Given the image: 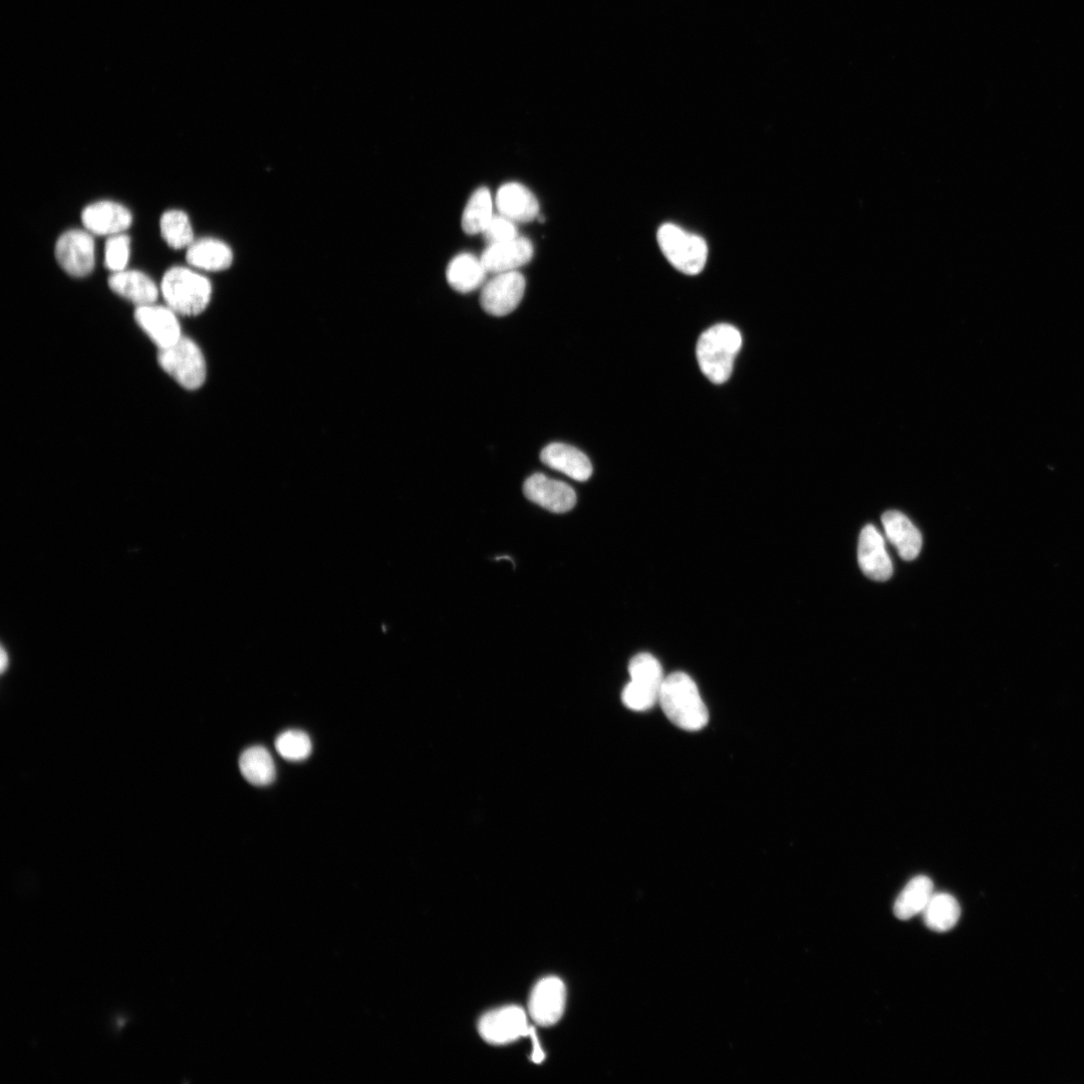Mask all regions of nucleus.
Segmentation results:
<instances>
[{
    "mask_svg": "<svg viewBox=\"0 0 1084 1084\" xmlns=\"http://www.w3.org/2000/svg\"><path fill=\"white\" fill-rule=\"evenodd\" d=\"M528 1037L531 1038L532 1043H533V1050H532L533 1052H532V1055H531V1060L534 1063L539 1064L542 1061H544L546 1055H545L544 1050H542V1048L540 1046L539 1039H538L533 1027L531 1028Z\"/></svg>",
    "mask_w": 1084,
    "mask_h": 1084,
    "instance_id": "30",
    "label": "nucleus"
},
{
    "mask_svg": "<svg viewBox=\"0 0 1084 1084\" xmlns=\"http://www.w3.org/2000/svg\"><path fill=\"white\" fill-rule=\"evenodd\" d=\"M95 257V241L89 231L69 230L57 242L56 258L74 278L89 276L95 267Z\"/></svg>",
    "mask_w": 1084,
    "mask_h": 1084,
    "instance_id": "8",
    "label": "nucleus"
},
{
    "mask_svg": "<svg viewBox=\"0 0 1084 1084\" xmlns=\"http://www.w3.org/2000/svg\"><path fill=\"white\" fill-rule=\"evenodd\" d=\"M178 315L168 306L155 304L137 307L135 320L138 326L159 348H169L183 336Z\"/></svg>",
    "mask_w": 1084,
    "mask_h": 1084,
    "instance_id": "12",
    "label": "nucleus"
},
{
    "mask_svg": "<svg viewBox=\"0 0 1084 1084\" xmlns=\"http://www.w3.org/2000/svg\"><path fill=\"white\" fill-rule=\"evenodd\" d=\"M934 895V885L930 878L919 876L911 880L894 905L895 916L907 921L922 914Z\"/></svg>",
    "mask_w": 1084,
    "mask_h": 1084,
    "instance_id": "22",
    "label": "nucleus"
},
{
    "mask_svg": "<svg viewBox=\"0 0 1084 1084\" xmlns=\"http://www.w3.org/2000/svg\"><path fill=\"white\" fill-rule=\"evenodd\" d=\"M882 522L886 535L899 556L906 562L917 559L922 550L923 539L912 521L902 512L892 510L883 515Z\"/></svg>",
    "mask_w": 1084,
    "mask_h": 1084,
    "instance_id": "16",
    "label": "nucleus"
},
{
    "mask_svg": "<svg viewBox=\"0 0 1084 1084\" xmlns=\"http://www.w3.org/2000/svg\"><path fill=\"white\" fill-rule=\"evenodd\" d=\"M487 274L481 258L471 253H461L448 264L446 279L454 291L469 294L484 285Z\"/></svg>",
    "mask_w": 1084,
    "mask_h": 1084,
    "instance_id": "20",
    "label": "nucleus"
},
{
    "mask_svg": "<svg viewBox=\"0 0 1084 1084\" xmlns=\"http://www.w3.org/2000/svg\"><path fill=\"white\" fill-rule=\"evenodd\" d=\"M926 926L939 933L952 930L961 916L958 901L949 894H934L922 913Z\"/></svg>",
    "mask_w": 1084,
    "mask_h": 1084,
    "instance_id": "24",
    "label": "nucleus"
},
{
    "mask_svg": "<svg viewBox=\"0 0 1084 1084\" xmlns=\"http://www.w3.org/2000/svg\"><path fill=\"white\" fill-rule=\"evenodd\" d=\"M659 704L667 718L686 731H699L709 722V712L694 680L676 672L663 682Z\"/></svg>",
    "mask_w": 1084,
    "mask_h": 1084,
    "instance_id": "1",
    "label": "nucleus"
},
{
    "mask_svg": "<svg viewBox=\"0 0 1084 1084\" xmlns=\"http://www.w3.org/2000/svg\"><path fill=\"white\" fill-rule=\"evenodd\" d=\"M526 289L525 278L518 271L495 275L483 285L481 308L490 316L505 317L521 303Z\"/></svg>",
    "mask_w": 1084,
    "mask_h": 1084,
    "instance_id": "7",
    "label": "nucleus"
},
{
    "mask_svg": "<svg viewBox=\"0 0 1084 1084\" xmlns=\"http://www.w3.org/2000/svg\"><path fill=\"white\" fill-rule=\"evenodd\" d=\"M239 768L243 777L255 786H267L276 779L273 756L262 746L246 749L239 758Z\"/></svg>",
    "mask_w": 1084,
    "mask_h": 1084,
    "instance_id": "23",
    "label": "nucleus"
},
{
    "mask_svg": "<svg viewBox=\"0 0 1084 1084\" xmlns=\"http://www.w3.org/2000/svg\"><path fill=\"white\" fill-rule=\"evenodd\" d=\"M161 234L174 249L188 248L194 241L193 229L188 215L181 210H169L160 220Z\"/></svg>",
    "mask_w": 1084,
    "mask_h": 1084,
    "instance_id": "26",
    "label": "nucleus"
},
{
    "mask_svg": "<svg viewBox=\"0 0 1084 1084\" xmlns=\"http://www.w3.org/2000/svg\"><path fill=\"white\" fill-rule=\"evenodd\" d=\"M110 289L137 307L155 304L159 289L147 275L138 270H123L109 279Z\"/></svg>",
    "mask_w": 1084,
    "mask_h": 1084,
    "instance_id": "19",
    "label": "nucleus"
},
{
    "mask_svg": "<svg viewBox=\"0 0 1084 1084\" xmlns=\"http://www.w3.org/2000/svg\"><path fill=\"white\" fill-rule=\"evenodd\" d=\"M132 220L130 210L113 201L93 203L82 213V221L87 231L97 235L112 236L123 233L131 226Z\"/></svg>",
    "mask_w": 1084,
    "mask_h": 1084,
    "instance_id": "15",
    "label": "nucleus"
},
{
    "mask_svg": "<svg viewBox=\"0 0 1084 1084\" xmlns=\"http://www.w3.org/2000/svg\"><path fill=\"white\" fill-rule=\"evenodd\" d=\"M658 242L666 258L681 273L695 276L704 269L708 247L702 237L667 223L658 231Z\"/></svg>",
    "mask_w": 1084,
    "mask_h": 1084,
    "instance_id": "4",
    "label": "nucleus"
},
{
    "mask_svg": "<svg viewBox=\"0 0 1084 1084\" xmlns=\"http://www.w3.org/2000/svg\"><path fill=\"white\" fill-rule=\"evenodd\" d=\"M534 254L532 242L525 237L489 245L483 252L481 261L487 273L499 275L516 271L528 263Z\"/></svg>",
    "mask_w": 1084,
    "mask_h": 1084,
    "instance_id": "14",
    "label": "nucleus"
},
{
    "mask_svg": "<svg viewBox=\"0 0 1084 1084\" xmlns=\"http://www.w3.org/2000/svg\"><path fill=\"white\" fill-rule=\"evenodd\" d=\"M742 347L739 330L729 324H718L699 338L696 355L705 377L716 385L726 383Z\"/></svg>",
    "mask_w": 1084,
    "mask_h": 1084,
    "instance_id": "2",
    "label": "nucleus"
},
{
    "mask_svg": "<svg viewBox=\"0 0 1084 1084\" xmlns=\"http://www.w3.org/2000/svg\"><path fill=\"white\" fill-rule=\"evenodd\" d=\"M542 463L560 471L577 481H587L593 475V465L589 457L568 444L553 443L540 453Z\"/></svg>",
    "mask_w": 1084,
    "mask_h": 1084,
    "instance_id": "18",
    "label": "nucleus"
},
{
    "mask_svg": "<svg viewBox=\"0 0 1084 1084\" xmlns=\"http://www.w3.org/2000/svg\"><path fill=\"white\" fill-rule=\"evenodd\" d=\"M523 492L530 501L555 513L568 512L577 503V494L570 485L541 473L526 479Z\"/></svg>",
    "mask_w": 1084,
    "mask_h": 1084,
    "instance_id": "11",
    "label": "nucleus"
},
{
    "mask_svg": "<svg viewBox=\"0 0 1084 1084\" xmlns=\"http://www.w3.org/2000/svg\"><path fill=\"white\" fill-rule=\"evenodd\" d=\"M8 666H9V655L7 654L6 650L3 648L2 649V655H0V669H2L3 673L6 672Z\"/></svg>",
    "mask_w": 1084,
    "mask_h": 1084,
    "instance_id": "31",
    "label": "nucleus"
},
{
    "mask_svg": "<svg viewBox=\"0 0 1084 1084\" xmlns=\"http://www.w3.org/2000/svg\"><path fill=\"white\" fill-rule=\"evenodd\" d=\"M130 258V237L124 233L112 235L106 243L105 263L113 274L126 269Z\"/></svg>",
    "mask_w": 1084,
    "mask_h": 1084,
    "instance_id": "28",
    "label": "nucleus"
},
{
    "mask_svg": "<svg viewBox=\"0 0 1084 1084\" xmlns=\"http://www.w3.org/2000/svg\"><path fill=\"white\" fill-rule=\"evenodd\" d=\"M496 206L503 217L513 222H530L539 216V203L524 185L511 182L501 186L496 195Z\"/></svg>",
    "mask_w": 1084,
    "mask_h": 1084,
    "instance_id": "17",
    "label": "nucleus"
},
{
    "mask_svg": "<svg viewBox=\"0 0 1084 1084\" xmlns=\"http://www.w3.org/2000/svg\"><path fill=\"white\" fill-rule=\"evenodd\" d=\"M483 235L488 244L492 245L518 237V231L513 221L502 215H494Z\"/></svg>",
    "mask_w": 1084,
    "mask_h": 1084,
    "instance_id": "29",
    "label": "nucleus"
},
{
    "mask_svg": "<svg viewBox=\"0 0 1084 1084\" xmlns=\"http://www.w3.org/2000/svg\"><path fill=\"white\" fill-rule=\"evenodd\" d=\"M859 565L863 573L875 582H886L893 576V564L886 550L885 540L872 524L861 532L859 541Z\"/></svg>",
    "mask_w": 1084,
    "mask_h": 1084,
    "instance_id": "13",
    "label": "nucleus"
},
{
    "mask_svg": "<svg viewBox=\"0 0 1084 1084\" xmlns=\"http://www.w3.org/2000/svg\"><path fill=\"white\" fill-rule=\"evenodd\" d=\"M493 216L491 193L486 187H480L473 192L465 206L462 229L469 235L483 233Z\"/></svg>",
    "mask_w": 1084,
    "mask_h": 1084,
    "instance_id": "25",
    "label": "nucleus"
},
{
    "mask_svg": "<svg viewBox=\"0 0 1084 1084\" xmlns=\"http://www.w3.org/2000/svg\"><path fill=\"white\" fill-rule=\"evenodd\" d=\"M158 362L169 376L187 390H197L205 383V358L198 345L187 337H182L169 348L159 350Z\"/></svg>",
    "mask_w": 1084,
    "mask_h": 1084,
    "instance_id": "6",
    "label": "nucleus"
},
{
    "mask_svg": "<svg viewBox=\"0 0 1084 1084\" xmlns=\"http://www.w3.org/2000/svg\"><path fill=\"white\" fill-rule=\"evenodd\" d=\"M186 257L190 265L205 271H223L233 261L230 247L214 238L194 240L187 248Z\"/></svg>",
    "mask_w": 1084,
    "mask_h": 1084,
    "instance_id": "21",
    "label": "nucleus"
},
{
    "mask_svg": "<svg viewBox=\"0 0 1084 1084\" xmlns=\"http://www.w3.org/2000/svg\"><path fill=\"white\" fill-rule=\"evenodd\" d=\"M161 294L166 305L177 315L194 317L207 309L212 296V287L205 277L195 271L175 266L165 274L161 284Z\"/></svg>",
    "mask_w": 1084,
    "mask_h": 1084,
    "instance_id": "3",
    "label": "nucleus"
},
{
    "mask_svg": "<svg viewBox=\"0 0 1084 1084\" xmlns=\"http://www.w3.org/2000/svg\"><path fill=\"white\" fill-rule=\"evenodd\" d=\"M276 749L286 760L298 762L307 759L311 755L313 745L306 732L289 730L277 738Z\"/></svg>",
    "mask_w": 1084,
    "mask_h": 1084,
    "instance_id": "27",
    "label": "nucleus"
},
{
    "mask_svg": "<svg viewBox=\"0 0 1084 1084\" xmlns=\"http://www.w3.org/2000/svg\"><path fill=\"white\" fill-rule=\"evenodd\" d=\"M631 681L626 685L622 700L633 711L650 710L659 702L665 680L660 662L651 654L635 656L629 665Z\"/></svg>",
    "mask_w": 1084,
    "mask_h": 1084,
    "instance_id": "5",
    "label": "nucleus"
},
{
    "mask_svg": "<svg viewBox=\"0 0 1084 1084\" xmlns=\"http://www.w3.org/2000/svg\"><path fill=\"white\" fill-rule=\"evenodd\" d=\"M524 1010L518 1006L502 1007L485 1014L479 1021L480 1036L490 1044L503 1045L529 1035Z\"/></svg>",
    "mask_w": 1084,
    "mask_h": 1084,
    "instance_id": "9",
    "label": "nucleus"
},
{
    "mask_svg": "<svg viewBox=\"0 0 1084 1084\" xmlns=\"http://www.w3.org/2000/svg\"><path fill=\"white\" fill-rule=\"evenodd\" d=\"M566 1001L565 983L558 977H547L540 980L530 994L529 1015L539 1026H553L563 1017Z\"/></svg>",
    "mask_w": 1084,
    "mask_h": 1084,
    "instance_id": "10",
    "label": "nucleus"
}]
</instances>
